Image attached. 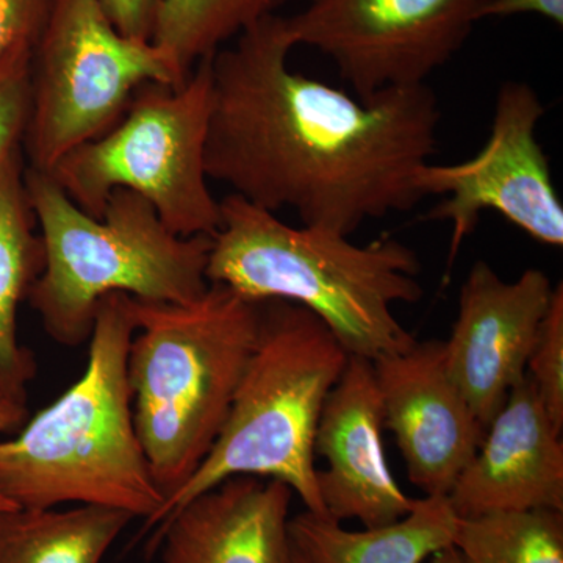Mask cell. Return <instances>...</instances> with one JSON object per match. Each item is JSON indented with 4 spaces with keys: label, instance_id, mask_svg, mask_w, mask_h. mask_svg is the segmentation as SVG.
I'll return each instance as SVG.
<instances>
[{
    "label": "cell",
    "instance_id": "1",
    "mask_svg": "<svg viewBox=\"0 0 563 563\" xmlns=\"http://www.w3.org/2000/svg\"><path fill=\"white\" fill-rule=\"evenodd\" d=\"M287 18L269 14L210 57L206 172L232 195L350 236L413 209L437 151L439 101L426 84L369 98L290 69Z\"/></svg>",
    "mask_w": 563,
    "mask_h": 563
},
{
    "label": "cell",
    "instance_id": "2",
    "mask_svg": "<svg viewBox=\"0 0 563 563\" xmlns=\"http://www.w3.org/2000/svg\"><path fill=\"white\" fill-rule=\"evenodd\" d=\"M207 280L251 301L298 303L320 318L350 355L376 361L417 340L396 320L395 303H417L421 263L399 240L354 244L328 229L292 228L236 195L221 199Z\"/></svg>",
    "mask_w": 563,
    "mask_h": 563
},
{
    "label": "cell",
    "instance_id": "3",
    "mask_svg": "<svg viewBox=\"0 0 563 563\" xmlns=\"http://www.w3.org/2000/svg\"><path fill=\"white\" fill-rule=\"evenodd\" d=\"M135 321L125 292L99 303L87 368L14 439L0 442V493L22 509L65 503L151 520L163 493L133 421L128 355Z\"/></svg>",
    "mask_w": 563,
    "mask_h": 563
},
{
    "label": "cell",
    "instance_id": "4",
    "mask_svg": "<svg viewBox=\"0 0 563 563\" xmlns=\"http://www.w3.org/2000/svg\"><path fill=\"white\" fill-rule=\"evenodd\" d=\"M128 303L133 421L165 499L190 479L228 420L257 343L261 302L210 284L190 302L128 295Z\"/></svg>",
    "mask_w": 563,
    "mask_h": 563
},
{
    "label": "cell",
    "instance_id": "5",
    "mask_svg": "<svg viewBox=\"0 0 563 563\" xmlns=\"http://www.w3.org/2000/svg\"><path fill=\"white\" fill-rule=\"evenodd\" d=\"M40 224L44 268L27 299L54 342L90 340L99 303L111 292L141 301L190 302L209 288L211 236H180L139 192H111L101 218L76 206L49 173L25 169Z\"/></svg>",
    "mask_w": 563,
    "mask_h": 563
},
{
    "label": "cell",
    "instance_id": "6",
    "mask_svg": "<svg viewBox=\"0 0 563 563\" xmlns=\"http://www.w3.org/2000/svg\"><path fill=\"white\" fill-rule=\"evenodd\" d=\"M261 312L257 343L217 442L190 479L163 499L140 537L233 476L280 481L307 512L328 517L317 487L314 433L350 354L298 303L269 299L261 302Z\"/></svg>",
    "mask_w": 563,
    "mask_h": 563
},
{
    "label": "cell",
    "instance_id": "7",
    "mask_svg": "<svg viewBox=\"0 0 563 563\" xmlns=\"http://www.w3.org/2000/svg\"><path fill=\"white\" fill-rule=\"evenodd\" d=\"M210 57L202 58L180 87H140L109 132L55 163L49 174L70 201L101 218L111 192L125 188L151 202L176 235L218 232L221 203L210 191L206 172Z\"/></svg>",
    "mask_w": 563,
    "mask_h": 563
},
{
    "label": "cell",
    "instance_id": "8",
    "mask_svg": "<svg viewBox=\"0 0 563 563\" xmlns=\"http://www.w3.org/2000/svg\"><path fill=\"white\" fill-rule=\"evenodd\" d=\"M188 76L154 41L121 35L99 0H51L32 54L25 163L49 173L74 147L109 132L140 87L177 88Z\"/></svg>",
    "mask_w": 563,
    "mask_h": 563
},
{
    "label": "cell",
    "instance_id": "9",
    "mask_svg": "<svg viewBox=\"0 0 563 563\" xmlns=\"http://www.w3.org/2000/svg\"><path fill=\"white\" fill-rule=\"evenodd\" d=\"M544 106L531 85L506 81L496 95L490 135L483 150L453 165L428 162L415 187L421 198L443 196L426 220L451 222L448 268L484 211H496L531 239L563 246V206L550 161L537 139Z\"/></svg>",
    "mask_w": 563,
    "mask_h": 563
},
{
    "label": "cell",
    "instance_id": "10",
    "mask_svg": "<svg viewBox=\"0 0 563 563\" xmlns=\"http://www.w3.org/2000/svg\"><path fill=\"white\" fill-rule=\"evenodd\" d=\"M492 0H310L287 18L295 46L328 55L358 98L426 84Z\"/></svg>",
    "mask_w": 563,
    "mask_h": 563
},
{
    "label": "cell",
    "instance_id": "11",
    "mask_svg": "<svg viewBox=\"0 0 563 563\" xmlns=\"http://www.w3.org/2000/svg\"><path fill=\"white\" fill-rule=\"evenodd\" d=\"M553 292L540 269L506 282L484 261L474 263L463 282L457 320L443 342L444 362L485 431L526 377Z\"/></svg>",
    "mask_w": 563,
    "mask_h": 563
},
{
    "label": "cell",
    "instance_id": "12",
    "mask_svg": "<svg viewBox=\"0 0 563 563\" xmlns=\"http://www.w3.org/2000/svg\"><path fill=\"white\" fill-rule=\"evenodd\" d=\"M384 426L396 437L410 481L426 496H448L485 437L444 362L440 340L373 361Z\"/></svg>",
    "mask_w": 563,
    "mask_h": 563
},
{
    "label": "cell",
    "instance_id": "13",
    "mask_svg": "<svg viewBox=\"0 0 563 563\" xmlns=\"http://www.w3.org/2000/svg\"><path fill=\"white\" fill-rule=\"evenodd\" d=\"M384 428L373 362L350 355L314 433V457L325 461L324 470L317 468V487L332 520H358L372 529L412 512L417 499L401 490L388 468Z\"/></svg>",
    "mask_w": 563,
    "mask_h": 563
},
{
    "label": "cell",
    "instance_id": "14",
    "mask_svg": "<svg viewBox=\"0 0 563 563\" xmlns=\"http://www.w3.org/2000/svg\"><path fill=\"white\" fill-rule=\"evenodd\" d=\"M448 498L461 518L537 509L563 512L562 431L528 376L493 418Z\"/></svg>",
    "mask_w": 563,
    "mask_h": 563
},
{
    "label": "cell",
    "instance_id": "15",
    "mask_svg": "<svg viewBox=\"0 0 563 563\" xmlns=\"http://www.w3.org/2000/svg\"><path fill=\"white\" fill-rule=\"evenodd\" d=\"M287 484L233 476L201 493L152 531L163 563H284L290 547Z\"/></svg>",
    "mask_w": 563,
    "mask_h": 563
},
{
    "label": "cell",
    "instance_id": "16",
    "mask_svg": "<svg viewBox=\"0 0 563 563\" xmlns=\"http://www.w3.org/2000/svg\"><path fill=\"white\" fill-rule=\"evenodd\" d=\"M25 169L22 144L0 161V393L21 402H27L36 362L18 339V309L44 268Z\"/></svg>",
    "mask_w": 563,
    "mask_h": 563
},
{
    "label": "cell",
    "instance_id": "17",
    "mask_svg": "<svg viewBox=\"0 0 563 563\" xmlns=\"http://www.w3.org/2000/svg\"><path fill=\"white\" fill-rule=\"evenodd\" d=\"M457 525L448 496H426L412 512L380 528L347 531L306 510L288 521V533L313 563H422L453 547Z\"/></svg>",
    "mask_w": 563,
    "mask_h": 563
},
{
    "label": "cell",
    "instance_id": "18",
    "mask_svg": "<svg viewBox=\"0 0 563 563\" xmlns=\"http://www.w3.org/2000/svg\"><path fill=\"white\" fill-rule=\"evenodd\" d=\"M133 520L101 506L7 510L0 514V563H101Z\"/></svg>",
    "mask_w": 563,
    "mask_h": 563
},
{
    "label": "cell",
    "instance_id": "19",
    "mask_svg": "<svg viewBox=\"0 0 563 563\" xmlns=\"http://www.w3.org/2000/svg\"><path fill=\"white\" fill-rule=\"evenodd\" d=\"M284 0H165L154 43L185 74L235 40L254 22L274 14Z\"/></svg>",
    "mask_w": 563,
    "mask_h": 563
},
{
    "label": "cell",
    "instance_id": "20",
    "mask_svg": "<svg viewBox=\"0 0 563 563\" xmlns=\"http://www.w3.org/2000/svg\"><path fill=\"white\" fill-rule=\"evenodd\" d=\"M465 563H563V512L537 509L459 517Z\"/></svg>",
    "mask_w": 563,
    "mask_h": 563
},
{
    "label": "cell",
    "instance_id": "21",
    "mask_svg": "<svg viewBox=\"0 0 563 563\" xmlns=\"http://www.w3.org/2000/svg\"><path fill=\"white\" fill-rule=\"evenodd\" d=\"M526 376L536 387L548 417L563 431V287H554L547 317L537 333Z\"/></svg>",
    "mask_w": 563,
    "mask_h": 563
},
{
    "label": "cell",
    "instance_id": "22",
    "mask_svg": "<svg viewBox=\"0 0 563 563\" xmlns=\"http://www.w3.org/2000/svg\"><path fill=\"white\" fill-rule=\"evenodd\" d=\"M33 51H22L0 65V161L21 146L31 113Z\"/></svg>",
    "mask_w": 563,
    "mask_h": 563
},
{
    "label": "cell",
    "instance_id": "23",
    "mask_svg": "<svg viewBox=\"0 0 563 563\" xmlns=\"http://www.w3.org/2000/svg\"><path fill=\"white\" fill-rule=\"evenodd\" d=\"M51 0H0V65L22 51L35 49Z\"/></svg>",
    "mask_w": 563,
    "mask_h": 563
},
{
    "label": "cell",
    "instance_id": "24",
    "mask_svg": "<svg viewBox=\"0 0 563 563\" xmlns=\"http://www.w3.org/2000/svg\"><path fill=\"white\" fill-rule=\"evenodd\" d=\"M103 11L121 35L154 41L165 0H99Z\"/></svg>",
    "mask_w": 563,
    "mask_h": 563
},
{
    "label": "cell",
    "instance_id": "25",
    "mask_svg": "<svg viewBox=\"0 0 563 563\" xmlns=\"http://www.w3.org/2000/svg\"><path fill=\"white\" fill-rule=\"evenodd\" d=\"M517 14H537L562 27L563 0H492L490 5L484 11L483 20L517 16Z\"/></svg>",
    "mask_w": 563,
    "mask_h": 563
},
{
    "label": "cell",
    "instance_id": "26",
    "mask_svg": "<svg viewBox=\"0 0 563 563\" xmlns=\"http://www.w3.org/2000/svg\"><path fill=\"white\" fill-rule=\"evenodd\" d=\"M27 406L25 402L16 401L10 396L0 393V435L16 431L27 421ZM18 509L16 504L11 503L5 495L0 493V514L7 510Z\"/></svg>",
    "mask_w": 563,
    "mask_h": 563
},
{
    "label": "cell",
    "instance_id": "27",
    "mask_svg": "<svg viewBox=\"0 0 563 563\" xmlns=\"http://www.w3.org/2000/svg\"><path fill=\"white\" fill-rule=\"evenodd\" d=\"M431 562L429 563H465L463 562L462 554L459 553L454 544L453 547L444 548V550L431 555Z\"/></svg>",
    "mask_w": 563,
    "mask_h": 563
},
{
    "label": "cell",
    "instance_id": "28",
    "mask_svg": "<svg viewBox=\"0 0 563 563\" xmlns=\"http://www.w3.org/2000/svg\"><path fill=\"white\" fill-rule=\"evenodd\" d=\"M284 563H313L312 559L309 558L301 548L298 547L290 539V547H288L287 555H285Z\"/></svg>",
    "mask_w": 563,
    "mask_h": 563
}]
</instances>
